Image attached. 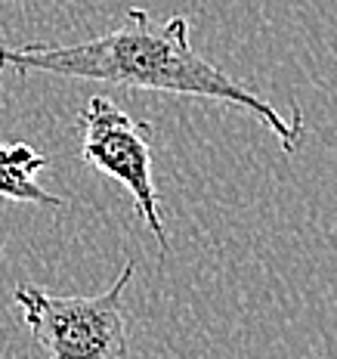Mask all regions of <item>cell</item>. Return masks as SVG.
<instances>
[{"instance_id": "6da1fadb", "label": "cell", "mask_w": 337, "mask_h": 359, "mask_svg": "<svg viewBox=\"0 0 337 359\" xmlns=\"http://www.w3.org/2000/svg\"><path fill=\"white\" fill-rule=\"evenodd\" d=\"M4 69L19 74H56V78L99 81V84L226 102L257 118L288 155H294L303 140V111L294 106V118L284 121L275 106H269L245 81L232 78L211 59L198 56L189 41L186 16H170L164 25H152L149 10L130 6L121 25L93 41H34L22 47L0 43V78H4Z\"/></svg>"}, {"instance_id": "7a4b0ae2", "label": "cell", "mask_w": 337, "mask_h": 359, "mask_svg": "<svg viewBox=\"0 0 337 359\" xmlns=\"http://www.w3.org/2000/svg\"><path fill=\"white\" fill-rule=\"evenodd\" d=\"M137 264L127 260L106 291L93 297H59L37 285H19L13 301L22 310L34 344L53 359H124L127 341L124 291Z\"/></svg>"}, {"instance_id": "3957f363", "label": "cell", "mask_w": 337, "mask_h": 359, "mask_svg": "<svg viewBox=\"0 0 337 359\" xmlns=\"http://www.w3.org/2000/svg\"><path fill=\"white\" fill-rule=\"evenodd\" d=\"M81 124V158L93 170L106 174L133 196V205L152 236L158 238L161 257L167 254V229L161 220L158 192L152 180V124L130 118L109 96H90Z\"/></svg>"}, {"instance_id": "277c9868", "label": "cell", "mask_w": 337, "mask_h": 359, "mask_svg": "<svg viewBox=\"0 0 337 359\" xmlns=\"http://www.w3.org/2000/svg\"><path fill=\"white\" fill-rule=\"evenodd\" d=\"M43 168H47V158L28 143H0V198L37 208H62V198L37 186V174Z\"/></svg>"}]
</instances>
